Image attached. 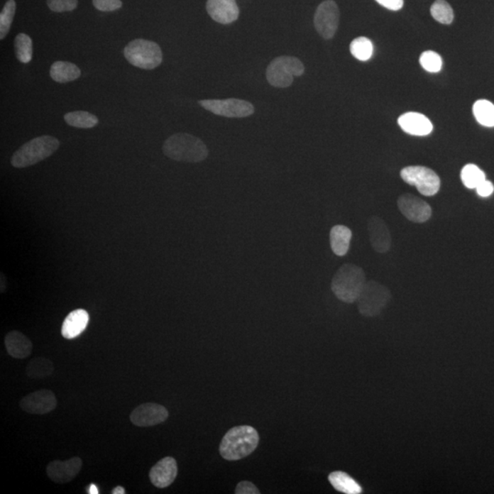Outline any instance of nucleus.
I'll return each mask as SVG.
<instances>
[{
	"label": "nucleus",
	"mask_w": 494,
	"mask_h": 494,
	"mask_svg": "<svg viewBox=\"0 0 494 494\" xmlns=\"http://www.w3.org/2000/svg\"><path fill=\"white\" fill-rule=\"evenodd\" d=\"M259 444V435L251 426L231 429L221 439L219 451L224 460L236 461L252 454Z\"/></svg>",
	"instance_id": "nucleus-1"
},
{
	"label": "nucleus",
	"mask_w": 494,
	"mask_h": 494,
	"mask_svg": "<svg viewBox=\"0 0 494 494\" xmlns=\"http://www.w3.org/2000/svg\"><path fill=\"white\" fill-rule=\"evenodd\" d=\"M163 153L170 160L198 163L207 158L209 150L202 139L187 133H177L164 142Z\"/></svg>",
	"instance_id": "nucleus-2"
},
{
	"label": "nucleus",
	"mask_w": 494,
	"mask_h": 494,
	"mask_svg": "<svg viewBox=\"0 0 494 494\" xmlns=\"http://www.w3.org/2000/svg\"><path fill=\"white\" fill-rule=\"evenodd\" d=\"M366 283L363 269L345 264L338 269L331 280V290L337 299L345 303L357 302Z\"/></svg>",
	"instance_id": "nucleus-3"
},
{
	"label": "nucleus",
	"mask_w": 494,
	"mask_h": 494,
	"mask_svg": "<svg viewBox=\"0 0 494 494\" xmlns=\"http://www.w3.org/2000/svg\"><path fill=\"white\" fill-rule=\"evenodd\" d=\"M60 147V141L52 136H40L22 145L11 158V165L18 169L33 166L52 156Z\"/></svg>",
	"instance_id": "nucleus-4"
},
{
	"label": "nucleus",
	"mask_w": 494,
	"mask_h": 494,
	"mask_svg": "<svg viewBox=\"0 0 494 494\" xmlns=\"http://www.w3.org/2000/svg\"><path fill=\"white\" fill-rule=\"evenodd\" d=\"M124 55L131 65L144 70L157 68L163 59L160 47L154 41L143 39L131 41L124 50Z\"/></svg>",
	"instance_id": "nucleus-5"
},
{
	"label": "nucleus",
	"mask_w": 494,
	"mask_h": 494,
	"mask_svg": "<svg viewBox=\"0 0 494 494\" xmlns=\"http://www.w3.org/2000/svg\"><path fill=\"white\" fill-rule=\"evenodd\" d=\"M305 71L300 59L292 56L277 57L268 65L267 79L272 87L287 88L292 84L294 77L302 76Z\"/></svg>",
	"instance_id": "nucleus-6"
},
{
	"label": "nucleus",
	"mask_w": 494,
	"mask_h": 494,
	"mask_svg": "<svg viewBox=\"0 0 494 494\" xmlns=\"http://www.w3.org/2000/svg\"><path fill=\"white\" fill-rule=\"evenodd\" d=\"M391 300V292L388 287L370 280L364 285L363 290L358 297V309L366 317H375L380 314L388 306Z\"/></svg>",
	"instance_id": "nucleus-7"
},
{
	"label": "nucleus",
	"mask_w": 494,
	"mask_h": 494,
	"mask_svg": "<svg viewBox=\"0 0 494 494\" xmlns=\"http://www.w3.org/2000/svg\"><path fill=\"white\" fill-rule=\"evenodd\" d=\"M401 178L407 185L416 186L424 196H434L440 189V179L434 170L424 166H408L401 170Z\"/></svg>",
	"instance_id": "nucleus-8"
},
{
	"label": "nucleus",
	"mask_w": 494,
	"mask_h": 494,
	"mask_svg": "<svg viewBox=\"0 0 494 494\" xmlns=\"http://www.w3.org/2000/svg\"><path fill=\"white\" fill-rule=\"evenodd\" d=\"M199 104L214 115L231 119H243L253 115L255 112V107L251 103L236 98L202 100L199 101Z\"/></svg>",
	"instance_id": "nucleus-9"
},
{
	"label": "nucleus",
	"mask_w": 494,
	"mask_h": 494,
	"mask_svg": "<svg viewBox=\"0 0 494 494\" xmlns=\"http://www.w3.org/2000/svg\"><path fill=\"white\" fill-rule=\"evenodd\" d=\"M340 22V11L334 0H326L319 5L314 15V26L323 39L331 40L336 34Z\"/></svg>",
	"instance_id": "nucleus-10"
},
{
	"label": "nucleus",
	"mask_w": 494,
	"mask_h": 494,
	"mask_svg": "<svg viewBox=\"0 0 494 494\" xmlns=\"http://www.w3.org/2000/svg\"><path fill=\"white\" fill-rule=\"evenodd\" d=\"M397 205L402 214L414 223H425L432 215V209L427 202L410 193L401 195L398 198Z\"/></svg>",
	"instance_id": "nucleus-11"
},
{
	"label": "nucleus",
	"mask_w": 494,
	"mask_h": 494,
	"mask_svg": "<svg viewBox=\"0 0 494 494\" xmlns=\"http://www.w3.org/2000/svg\"><path fill=\"white\" fill-rule=\"evenodd\" d=\"M169 417V412L163 405L146 403L138 405L131 414V420L135 426L148 427L165 422Z\"/></svg>",
	"instance_id": "nucleus-12"
},
{
	"label": "nucleus",
	"mask_w": 494,
	"mask_h": 494,
	"mask_svg": "<svg viewBox=\"0 0 494 494\" xmlns=\"http://www.w3.org/2000/svg\"><path fill=\"white\" fill-rule=\"evenodd\" d=\"M20 407L28 414L45 415L55 410L57 399L52 391L43 389L22 398Z\"/></svg>",
	"instance_id": "nucleus-13"
},
{
	"label": "nucleus",
	"mask_w": 494,
	"mask_h": 494,
	"mask_svg": "<svg viewBox=\"0 0 494 494\" xmlns=\"http://www.w3.org/2000/svg\"><path fill=\"white\" fill-rule=\"evenodd\" d=\"M82 461L75 457L68 461H53L46 468L47 475L56 483H67L72 481L80 473Z\"/></svg>",
	"instance_id": "nucleus-14"
},
{
	"label": "nucleus",
	"mask_w": 494,
	"mask_h": 494,
	"mask_svg": "<svg viewBox=\"0 0 494 494\" xmlns=\"http://www.w3.org/2000/svg\"><path fill=\"white\" fill-rule=\"evenodd\" d=\"M206 9L210 17L220 24L233 23L240 15L236 0H207Z\"/></svg>",
	"instance_id": "nucleus-15"
},
{
	"label": "nucleus",
	"mask_w": 494,
	"mask_h": 494,
	"mask_svg": "<svg viewBox=\"0 0 494 494\" xmlns=\"http://www.w3.org/2000/svg\"><path fill=\"white\" fill-rule=\"evenodd\" d=\"M370 245L379 254H385L392 245V237L388 224L382 218L372 216L368 220Z\"/></svg>",
	"instance_id": "nucleus-16"
},
{
	"label": "nucleus",
	"mask_w": 494,
	"mask_h": 494,
	"mask_svg": "<svg viewBox=\"0 0 494 494\" xmlns=\"http://www.w3.org/2000/svg\"><path fill=\"white\" fill-rule=\"evenodd\" d=\"M178 475V465L175 459L166 457L158 461L150 471V479L155 487L164 489L175 481Z\"/></svg>",
	"instance_id": "nucleus-17"
},
{
	"label": "nucleus",
	"mask_w": 494,
	"mask_h": 494,
	"mask_svg": "<svg viewBox=\"0 0 494 494\" xmlns=\"http://www.w3.org/2000/svg\"><path fill=\"white\" fill-rule=\"evenodd\" d=\"M398 125L402 131L417 137H424L433 131L432 121L426 116L417 112H408L402 115L398 119Z\"/></svg>",
	"instance_id": "nucleus-18"
},
{
	"label": "nucleus",
	"mask_w": 494,
	"mask_h": 494,
	"mask_svg": "<svg viewBox=\"0 0 494 494\" xmlns=\"http://www.w3.org/2000/svg\"><path fill=\"white\" fill-rule=\"evenodd\" d=\"M8 353L15 359H25L33 353V344L26 335L18 331L9 332L5 338Z\"/></svg>",
	"instance_id": "nucleus-19"
},
{
	"label": "nucleus",
	"mask_w": 494,
	"mask_h": 494,
	"mask_svg": "<svg viewBox=\"0 0 494 494\" xmlns=\"http://www.w3.org/2000/svg\"><path fill=\"white\" fill-rule=\"evenodd\" d=\"M89 322L87 310L78 309L70 312L62 326V335L65 339H75L81 335Z\"/></svg>",
	"instance_id": "nucleus-20"
},
{
	"label": "nucleus",
	"mask_w": 494,
	"mask_h": 494,
	"mask_svg": "<svg viewBox=\"0 0 494 494\" xmlns=\"http://www.w3.org/2000/svg\"><path fill=\"white\" fill-rule=\"evenodd\" d=\"M351 236L350 228L345 226H335L329 233V243L332 252L338 256H344L349 251Z\"/></svg>",
	"instance_id": "nucleus-21"
},
{
	"label": "nucleus",
	"mask_w": 494,
	"mask_h": 494,
	"mask_svg": "<svg viewBox=\"0 0 494 494\" xmlns=\"http://www.w3.org/2000/svg\"><path fill=\"white\" fill-rule=\"evenodd\" d=\"M50 75L53 81L65 84L80 77L81 70L77 65L69 62H55L50 70Z\"/></svg>",
	"instance_id": "nucleus-22"
},
{
	"label": "nucleus",
	"mask_w": 494,
	"mask_h": 494,
	"mask_svg": "<svg viewBox=\"0 0 494 494\" xmlns=\"http://www.w3.org/2000/svg\"><path fill=\"white\" fill-rule=\"evenodd\" d=\"M329 481L338 492L346 494H359L363 492L360 484L344 471L331 473L329 475Z\"/></svg>",
	"instance_id": "nucleus-23"
},
{
	"label": "nucleus",
	"mask_w": 494,
	"mask_h": 494,
	"mask_svg": "<svg viewBox=\"0 0 494 494\" xmlns=\"http://www.w3.org/2000/svg\"><path fill=\"white\" fill-rule=\"evenodd\" d=\"M55 367L48 358L36 357L28 363L26 373L31 379L48 378L55 372Z\"/></svg>",
	"instance_id": "nucleus-24"
},
{
	"label": "nucleus",
	"mask_w": 494,
	"mask_h": 494,
	"mask_svg": "<svg viewBox=\"0 0 494 494\" xmlns=\"http://www.w3.org/2000/svg\"><path fill=\"white\" fill-rule=\"evenodd\" d=\"M473 115L478 123L487 128L494 126V104L488 100H478L473 104Z\"/></svg>",
	"instance_id": "nucleus-25"
},
{
	"label": "nucleus",
	"mask_w": 494,
	"mask_h": 494,
	"mask_svg": "<svg viewBox=\"0 0 494 494\" xmlns=\"http://www.w3.org/2000/svg\"><path fill=\"white\" fill-rule=\"evenodd\" d=\"M65 120L69 126L77 128H92L98 124L97 117L85 111H75V112L65 114Z\"/></svg>",
	"instance_id": "nucleus-26"
},
{
	"label": "nucleus",
	"mask_w": 494,
	"mask_h": 494,
	"mask_svg": "<svg viewBox=\"0 0 494 494\" xmlns=\"http://www.w3.org/2000/svg\"><path fill=\"white\" fill-rule=\"evenodd\" d=\"M14 48L17 59L22 63H28L33 60V40L25 33L18 34L14 40Z\"/></svg>",
	"instance_id": "nucleus-27"
},
{
	"label": "nucleus",
	"mask_w": 494,
	"mask_h": 494,
	"mask_svg": "<svg viewBox=\"0 0 494 494\" xmlns=\"http://www.w3.org/2000/svg\"><path fill=\"white\" fill-rule=\"evenodd\" d=\"M462 183L468 189H476L483 180H486L485 173L474 164L465 165L461 170Z\"/></svg>",
	"instance_id": "nucleus-28"
},
{
	"label": "nucleus",
	"mask_w": 494,
	"mask_h": 494,
	"mask_svg": "<svg viewBox=\"0 0 494 494\" xmlns=\"http://www.w3.org/2000/svg\"><path fill=\"white\" fill-rule=\"evenodd\" d=\"M350 50L354 58L361 62H366L372 58L373 45L372 41L367 38L359 37L351 41Z\"/></svg>",
	"instance_id": "nucleus-29"
},
{
	"label": "nucleus",
	"mask_w": 494,
	"mask_h": 494,
	"mask_svg": "<svg viewBox=\"0 0 494 494\" xmlns=\"http://www.w3.org/2000/svg\"><path fill=\"white\" fill-rule=\"evenodd\" d=\"M430 13L439 23L449 25L454 20V12L446 0H437L430 8Z\"/></svg>",
	"instance_id": "nucleus-30"
},
{
	"label": "nucleus",
	"mask_w": 494,
	"mask_h": 494,
	"mask_svg": "<svg viewBox=\"0 0 494 494\" xmlns=\"http://www.w3.org/2000/svg\"><path fill=\"white\" fill-rule=\"evenodd\" d=\"M16 12L15 0H9L6 2L1 13H0V39L4 40L11 30L12 21H13Z\"/></svg>",
	"instance_id": "nucleus-31"
},
{
	"label": "nucleus",
	"mask_w": 494,
	"mask_h": 494,
	"mask_svg": "<svg viewBox=\"0 0 494 494\" xmlns=\"http://www.w3.org/2000/svg\"><path fill=\"white\" fill-rule=\"evenodd\" d=\"M419 62L424 70L433 74L440 72L442 68L441 57L432 50L423 53L420 56Z\"/></svg>",
	"instance_id": "nucleus-32"
},
{
	"label": "nucleus",
	"mask_w": 494,
	"mask_h": 494,
	"mask_svg": "<svg viewBox=\"0 0 494 494\" xmlns=\"http://www.w3.org/2000/svg\"><path fill=\"white\" fill-rule=\"evenodd\" d=\"M50 11L53 12H67L75 11L78 6V0H47Z\"/></svg>",
	"instance_id": "nucleus-33"
},
{
	"label": "nucleus",
	"mask_w": 494,
	"mask_h": 494,
	"mask_svg": "<svg viewBox=\"0 0 494 494\" xmlns=\"http://www.w3.org/2000/svg\"><path fill=\"white\" fill-rule=\"evenodd\" d=\"M94 7L99 11L111 12L121 9V0H93Z\"/></svg>",
	"instance_id": "nucleus-34"
},
{
	"label": "nucleus",
	"mask_w": 494,
	"mask_h": 494,
	"mask_svg": "<svg viewBox=\"0 0 494 494\" xmlns=\"http://www.w3.org/2000/svg\"><path fill=\"white\" fill-rule=\"evenodd\" d=\"M236 494H259V490L250 481H241L236 488Z\"/></svg>",
	"instance_id": "nucleus-35"
},
{
	"label": "nucleus",
	"mask_w": 494,
	"mask_h": 494,
	"mask_svg": "<svg viewBox=\"0 0 494 494\" xmlns=\"http://www.w3.org/2000/svg\"><path fill=\"white\" fill-rule=\"evenodd\" d=\"M383 7L393 11H400L404 7V0H375Z\"/></svg>",
	"instance_id": "nucleus-36"
},
{
	"label": "nucleus",
	"mask_w": 494,
	"mask_h": 494,
	"mask_svg": "<svg viewBox=\"0 0 494 494\" xmlns=\"http://www.w3.org/2000/svg\"><path fill=\"white\" fill-rule=\"evenodd\" d=\"M476 191L478 194L481 196V197H488V196L492 195L494 191V186L492 182L489 180H483L479 186L477 187Z\"/></svg>",
	"instance_id": "nucleus-37"
},
{
	"label": "nucleus",
	"mask_w": 494,
	"mask_h": 494,
	"mask_svg": "<svg viewBox=\"0 0 494 494\" xmlns=\"http://www.w3.org/2000/svg\"><path fill=\"white\" fill-rule=\"evenodd\" d=\"M88 493L90 494H98L99 493V490H98V488L97 487L96 484L92 483L90 484V486L88 487Z\"/></svg>",
	"instance_id": "nucleus-38"
},
{
	"label": "nucleus",
	"mask_w": 494,
	"mask_h": 494,
	"mask_svg": "<svg viewBox=\"0 0 494 494\" xmlns=\"http://www.w3.org/2000/svg\"><path fill=\"white\" fill-rule=\"evenodd\" d=\"M113 494H125L126 490L121 486H117L112 490Z\"/></svg>",
	"instance_id": "nucleus-39"
},
{
	"label": "nucleus",
	"mask_w": 494,
	"mask_h": 494,
	"mask_svg": "<svg viewBox=\"0 0 494 494\" xmlns=\"http://www.w3.org/2000/svg\"><path fill=\"white\" fill-rule=\"evenodd\" d=\"M5 280H6L5 275H3V273H1V292H4V291L6 290V281Z\"/></svg>",
	"instance_id": "nucleus-40"
}]
</instances>
